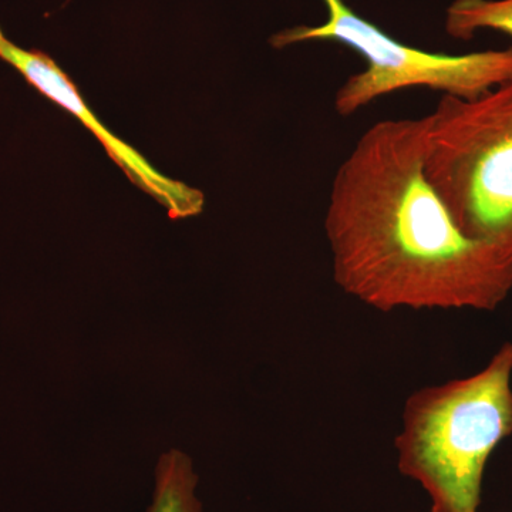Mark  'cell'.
<instances>
[{"label": "cell", "mask_w": 512, "mask_h": 512, "mask_svg": "<svg viewBox=\"0 0 512 512\" xmlns=\"http://www.w3.org/2000/svg\"><path fill=\"white\" fill-rule=\"evenodd\" d=\"M424 170L467 237L512 256V79L424 116Z\"/></svg>", "instance_id": "3957f363"}, {"label": "cell", "mask_w": 512, "mask_h": 512, "mask_svg": "<svg viewBox=\"0 0 512 512\" xmlns=\"http://www.w3.org/2000/svg\"><path fill=\"white\" fill-rule=\"evenodd\" d=\"M323 3L328 16L322 25L284 30L274 36L272 45L338 42L363 57L365 70L350 76L336 92L335 109L340 116H352L400 90L426 87L443 96L476 99L512 79V47L467 55L426 52L387 35L357 15L345 0Z\"/></svg>", "instance_id": "277c9868"}, {"label": "cell", "mask_w": 512, "mask_h": 512, "mask_svg": "<svg viewBox=\"0 0 512 512\" xmlns=\"http://www.w3.org/2000/svg\"><path fill=\"white\" fill-rule=\"evenodd\" d=\"M447 35L470 40L480 30H495L512 37V0H454L448 6Z\"/></svg>", "instance_id": "52a82bcc"}, {"label": "cell", "mask_w": 512, "mask_h": 512, "mask_svg": "<svg viewBox=\"0 0 512 512\" xmlns=\"http://www.w3.org/2000/svg\"><path fill=\"white\" fill-rule=\"evenodd\" d=\"M512 436V343L474 375L423 387L406 400L394 440L403 476L421 484L430 512H478L488 458Z\"/></svg>", "instance_id": "7a4b0ae2"}, {"label": "cell", "mask_w": 512, "mask_h": 512, "mask_svg": "<svg viewBox=\"0 0 512 512\" xmlns=\"http://www.w3.org/2000/svg\"><path fill=\"white\" fill-rule=\"evenodd\" d=\"M6 37L3 36L2 29H0V45H2L3 42H5Z\"/></svg>", "instance_id": "ba28073f"}, {"label": "cell", "mask_w": 512, "mask_h": 512, "mask_svg": "<svg viewBox=\"0 0 512 512\" xmlns=\"http://www.w3.org/2000/svg\"><path fill=\"white\" fill-rule=\"evenodd\" d=\"M0 59L12 64L43 96L55 101L82 121L84 127L89 128L99 138L107 153L123 168L127 177L161 202L171 218H187L200 214L204 208V194L180 181L164 177L137 150L111 134L86 106L72 80L49 56L36 50L22 49L6 39L0 45Z\"/></svg>", "instance_id": "5b68a950"}, {"label": "cell", "mask_w": 512, "mask_h": 512, "mask_svg": "<svg viewBox=\"0 0 512 512\" xmlns=\"http://www.w3.org/2000/svg\"><path fill=\"white\" fill-rule=\"evenodd\" d=\"M424 117L377 121L340 164L325 234L333 279L376 311L493 312L512 256L467 237L424 170Z\"/></svg>", "instance_id": "6da1fadb"}, {"label": "cell", "mask_w": 512, "mask_h": 512, "mask_svg": "<svg viewBox=\"0 0 512 512\" xmlns=\"http://www.w3.org/2000/svg\"><path fill=\"white\" fill-rule=\"evenodd\" d=\"M198 476L187 454L170 450L158 460L153 501L146 512H202Z\"/></svg>", "instance_id": "8992f818"}]
</instances>
